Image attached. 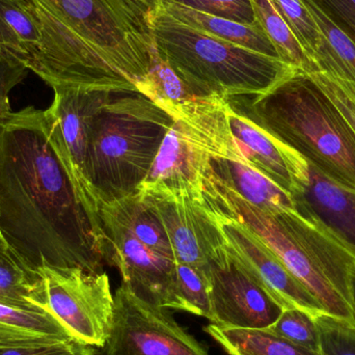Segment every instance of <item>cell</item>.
<instances>
[{"instance_id": "f546056e", "label": "cell", "mask_w": 355, "mask_h": 355, "mask_svg": "<svg viewBox=\"0 0 355 355\" xmlns=\"http://www.w3.org/2000/svg\"><path fill=\"white\" fill-rule=\"evenodd\" d=\"M28 71L22 62L0 49V122L12 114L10 92L24 80Z\"/></svg>"}, {"instance_id": "44dd1931", "label": "cell", "mask_w": 355, "mask_h": 355, "mask_svg": "<svg viewBox=\"0 0 355 355\" xmlns=\"http://www.w3.org/2000/svg\"><path fill=\"white\" fill-rule=\"evenodd\" d=\"M137 91L157 104L174 120L184 110L210 98L196 93L158 54L156 48L149 73L137 83Z\"/></svg>"}, {"instance_id": "5b68a950", "label": "cell", "mask_w": 355, "mask_h": 355, "mask_svg": "<svg viewBox=\"0 0 355 355\" xmlns=\"http://www.w3.org/2000/svg\"><path fill=\"white\" fill-rule=\"evenodd\" d=\"M174 119L139 93H114L89 131V175L100 207L135 193Z\"/></svg>"}, {"instance_id": "4316f807", "label": "cell", "mask_w": 355, "mask_h": 355, "mask_svg": "<svg viewBox=\"0 0 355 355\" xmlns=\"http://www.w3.org/2000/svg\"><path fill=\"white\" fill-rule=\"evenodd\" d=\"M268 331L312 352H320L319 334L314 317L295 309L284 310Z\"/></svg>"}, {"instance_id": "52a82bcc", "label": "cell", "mask_w": 355, "mask_h": 355, "mask_svg": "<svg viewBox=\"0 0 355 355\" xmlns=\"http://www.w3.org/2000/svg\"><path fill=\"white\" fill-rule=\"evenodd\" d=\"M229 100L211 97L185 110L166 133L141 191H170L204 200L212 158L244 164L230 130Z\"/></svg>"}, {"instance_id": "e575fe53", "label": "cell", "mask_w": 355, "mask_h": 355, "mask_svg": "<svg viewBox=\"0 0 355 355\" xmlns=\"http://www.w3.org/2000/svg\"><path fill=\"white\" fill-rule=\"evenodd\" d=\"M336 81H337V83H339V85H341L342 87H343L344 91L346 92V94H347V95L349 96L350 99H352V101H354V103L355 104V85H352V83H342V81L339 80Z\"/></svg>"}, {"instance_id": "30bf717a", "label": "cell", "mask_w": 355, "mask_h": 355, "mask_svg": "<svg viewBox=\"0 0 355 355\" xmlns=\"http://www.w3.org/2000/svg\"><path fill=\"white\" fill-rule=\"evenodd\" d=\"M105 355H210L168 309L137 297L122 284L114 293Z\"/></svg>"}, {"instance_id": "8d00e7d4", "label": "cell", "mask_w": 355, "mask_h": 355, "mask_svg": "<svg viewBox=\"0 0 355 355\" xmlns=\"http://www.w3.org/2000/svg\"><path fill=\"white\" fill-rule=\"evenodd\" d=\"M352 313H354V322H355V279L352 284Z\"/></svg>"}, {"instance_id": "484cf974", "label": "cell", "mask_w": 355, "mask_h": 355, "mask_svg": "<svg viewBox=\"0 0 355 355\" xmlns=\"http://www.w3.org/2000/svg\"><path fill=\"white\" fill-rule=\"evenodd\" d=\"M173 310L189 313L212 322V304L206 272L177 263L173 285Z\"/></svg>"}, {"instance_id": "277c9868", "label": "cell", "mask_w": 355, "mask_h": 355, "mask_svg": "<svg viewBox=\"0 0 355 355\" xmlns=\"http://www.w3.org/2000/svg\"><path fill=\"white\" fill-rule=\"evenodd\" d=\"M151 26L158 54L204 97H256L295 70L279 58L191 28L159 6L152 14Z\"/></svg>"}, {"instance_id": "6da1fadb", "label": "cell", "mask_w": 355, "mask_h": 355, "mask_svg": "<svg viewBox=\"0 0 355 355\" xmlns=\"http://www.w3.org/2000/svg\"><path fill=\"white\" fill-rule=\"evenodd\" d=\"M0 232L33 268L100 272L110 252L79 200L48 129L29 106L0 122Z\"/></svg>"}, {"instance_id": "4fadbf2b", "label": "cell", "mask_w": 355, "mask_h": 355, "mask_svg": "<svg viewBox=\"0 0 355 355\" xmlns=\"http://www.w3.org/2000/svg\"><path fill=\"white\" fill-rule=\"evenodd\" d=\"M207 281L212 324L223 329H267L283 308L232 260L227 250L209 262Z\"/></svg>"}, {"instance_id": "ffe728a7", "label": "cell", "mask_w": 355, "mask_h": 355, "mask_svg": "<svg viewBox=\"0 0 355 355\" xmlns=\"http://www.w3.org/2000/svg\"><path fill=\"white\" fill-rule=\"evenodd\" d=\"M295 200L304 202L355 248V194L342 189L310 166V183Z\"/></svg>"}, {"instance_id": "d4e9b609", "label": "cell", "mask_w": 355, "mask_h": 355, "mask_svg": "<svg viewBox=\"0 0 355 355\" xmlns=\"http://www.w3.org/2000/svg\"><path fill=\"white\" fill-rule=\"evenodd\" d=\"M272 2L314 64L317 73H320L327 62V42L304 2L302 0H272Z\"/></svg>"}, {"instance_id": "7c38bea8", "label": "cell", "mask_w": 355, "mask_h": 355, "mask_svg": "<svg viewBox=\"0 0 355 355\" xmlns=\"http://www.w3.org/2000/svg\"><path fill=\"white\" fill-rule=\"evenodd\" d=\"M159 217L175 260L206 272L209 262L225 250L220 227L204 200L170 191H141Z\"/></svg>"}, {"instance_id": "d6a6232c", "label": "cell", "mask_w": 355, "mask_h": 355, "mask_svg": "<svg viewBox=\"0 0 355 355\" xmlns=\"http://www.w3.org/2000/svg\"><path fill=\"white\" fill-rule=\"evenodd\" d=\"M77 343L79 342L69 341L45 346V347L3 350V352H0V355H64L70 352Z\"/></svg>"}, {"instance_id": "603a6c76", "label": "cell", "mask_w": 355, "mask_h": 355, "mask_svg": "<svg viewBox=\"0 0 355 355\" xmlns=\"http://www.w3.org/2000/svg\"><path fill=\"white\" fill-rule=\"evenodd\" d=\"M327 42V58L320 73L355 85V44L312 1L302 0Z\"/></svg>"}, {"instance_id": "4dcf8cb0", "label": "cell", "mask_w": 355, "mask_h": 355, "mask_svg": "<svg viewBox=\"0 0 355 355\" xmlns=\"http://www.w3.org/2000/svg\"><path fill=\"white\" fill-rule=\"evenodd\" d=\"M355 44V0H312Z\"/></svg>"}, {"instance_id": "e0dca14e", "label": "cell", "mask_w": 355, "mask_h": 355, "mask_svg": "<svg viewBox=\"0 0 355 355\" xmlns=\"http://www.w3.org/2000/svg\"><path fill=\"white\" fill-rule=\"evenodd\" d=\"M0 304L28 312L51 314L45 283L0 232ZM52 315V314H51Z\"/></svg>"}, {"instance_id": "7a4b0ae2", "label": "cell", "mask_w": 355, "mask_h": 355, "mask_svg": "<svg viewBox=\"0 0 355 355\" xmlns=\"http://www.w3.org/2000/svg\"><path fill=\"white\" fill-rule=\"evenodd\" d=\"M207 198L252 230L327 314L355 324V248L304 202L295 200V209L269 214L223 188L214 178Z\"/></svg>"}, {"instance_id": "cb8c5ba5", "label": "cell", "mask_w": 355, "mask_h": 355, "mask_svg": "<svg viewBox=\"0 0 355 355\" xmlns=\"http://www.w3.org/2000/svg\"><path fill=\"white\" fill-rule=\"evenodd\" d=\"M257 19L279 52V58L293 68L304 72L317 73L314 64L306 55L272 0H252Z\"/></svg>"}, {"instance_id": "9c48e42d", "label": "cell", "mask_w": 355, "mask_h": 355, "mask_svg": "<svg viewBox=\"0 0 355 355\" xmlns=\"http://www.w3.org/2000/svg\"><path fill=\"white\" fill-rule=\"evenodd\" d=\"M39 270L45 283L50 313L76 341L104 348L114 310L107 273L49 266Z\"/></svg>"}, {"instance_id": "5bb4252c", "label": "cell", "mask_w": 355, "mask_h": 355, "mask_svg": "<svg viewBox=\"0 0 355 355\" xmlns=\"http://www.w3.org/2000/svg\"><path fill=\"white\" fill-rule=\"evenodd\" d=\"M110 252V265L122 275V284L137 297L173 310L176 261L139 241L112 219L101 217Z\"/></svg>"}, {"instance_id": "d6986e66", "label": "cell", "mask_w": 355, "mask_h": 355, "mask_svg": "<svg viewBox=\"0 0 355 355\" xmlns=\"http://www.w3.org/2000/svg\"><path fill=\"white\" fill-rule=\"evenodd\" d=\"M76 341L51 314L0 304V352Z\"/></svg>"}, {"instance_id": "3957f363", "label": "cell", "mask_w": 355, "mask_h": 355, "mask_svg": "<svg viewBox=\"0 0 355 355\" xmlns=\"http://www.w3.org/2000/svg\"><path fill=\"white\" fill-rule=\"evenodd\" d=\"M242 114L292 148L309 166L355 194V133L314 75L295 69Z\"/></svg>"}, {"instance_id": "8fae6325", "label": "cell", "mask_w": 355, "mask_h": 355, "mask_svg": "<svg viewBox=\"0 0 355 355\" xmlns=\"http://www.w3.org/2000/svg\"><path fill=\"white\" fill-rule=\"evenodd\" d=\"M205 202L220 227L227 254L283 310L295 309L314 318L325 313L314 296L252 230L206 198Z\"/></svg>"}, {"instance_id": "9a60e30c", "label": "cell", "mask_w": 355, "mask_h": 355, "mask_svg": "<svg viewBox=\"0 0 355 355\" xmlns=\"http://www.w3.org/2000/svg\"><path fill=\"white\" fill-rule=\"evenodd\" d=\"M227 119L244 164L272 180L294 198L302 196L310 183V166L306 159L231 104Z\"/></svg>"}, {"instance_id": "2e32d148", "label": "cell", "mask_w": 355, "mask_h": 355, "mask_svg": "<svg viewBox=\"0 0 355 355\" xmlns=\"http://www.w3.org/2000/svg\"><path fill=\"white\" fill-rule=\"evenodd\" d=\"M213 177L223 188L254 208L277 214L296 208L295 198L254 168L227 158H212Z\"/></svg>"}, {"instance_id": "ba28073f", "label": "cell", "mask_w": 355, "mask_h": 355, "mask_svg": "<svg viewBox=\"0 0 355 355\" xmlns=\"http://www.w3.org/2000/svg\"><path fill=\"white\" fill-rule=\"evenodd\" d=\"M53 92L51 105L44 110L50 135L92 223L106 240L89 175V131L96 112L114 93L78 87H56Z\"/></svg>"}, {"instance_id": "ac0fdd59", "label": "cell", "mask_w": 355, "mask_h": 355, "mask_svg": "<svg viewBox=\"0 0 355 355\" xmlns=\"http://www.w3.org/2000/svg\"><path fill=\"white\" fill-rule=\"evenodd\" d=\"M158 6L166 14L191 28L234 45L282 60L277 48L265 33L260 22L252 25L243 24L223 17L192 10L171 0H159Z\"/></svg>"}, {"instance_id": "1f68e13d", "label": "cell", "mask_w": 355, "mask_h": 355, "mask_svg": "<svg viewBox=\"0 0 355 355\" xmlns=\"http://www.w3.org/2000/svg\"><path fill=\"white\" fill-rule=\"evenodd\" d=\"M313 75L335 102L336 105L345 116L355 133V104L354 101L350 99L343 87L335 79L331 78L323 73H313Z\"/></svg>"}, {"instance_id": "8992f818", "label": "cell", "mask_w": 355, "mask_h": 355, "mask_svg": "<svg viewBox=\"0 0 355 355\" xmlns=\"http://www.w3.org/2000/svg\"><path fill=\"white\" fill-rule=\"evenodd\" d=\"M137 89L151 68L154 10L143 0H31Z\"/></svg>"}, {"instance_id": "83f0119b", "label": "cell", "mask_w": 355, "mask_h": 355, "mask_svg": "<svg viewBox=\"0 0 355 355\" xmlns=\"http://www.w3.org/2000/svg\"><path fill=\"white\" fill-rule=\"evenodd\" d=\"M321 355H355V324L323 313L315 317Z\"/></svg>"}, {"instance_id": "f1b7e54d", "label": "cell", "mask_w": 355, "mask_h": 355, "mask_svg": "<svg viewBox=\"0 0 355 355\" xmlns=\"http://www.w3.org/2000/svg\"><path fill=\"white\" fill-rule=\"evenodd\" d=\"M180 6L243 24L258 23L252 0H171Z\"/></svg>"}, {"instance_id": "7402d4cb", "label": "cell", "mask_w": 355, "mask_h": 355, "mask_svg": "<svg viewBox=\"0 0 355 355\" xmlns=\"http://www.w3.org/2000/svg\"><path fill=\"white\" fill-rule=\"evenodd\" d=\"M204 329L227 355H321L295 345L268 329H223L212 323Z\"/></svg>"}, {"instance_id": "836d02e7", "label": "cell", "mask_w": 355, "mask_h": 355, "mask_svg": "<svg viewBox=\"0 0 355 355\" xmlns=\"http://www.w3.org/2000/svg\"><path fill=\"white\" fill-rule=\"evenodd\" d=\"M64 355H96V352L95 348L79 342L70 352Z\"/></svg>"}, {"instance_id": "d590c367", "label": "cell", "mask_w": 355, "mask_h": 355, "mask_svg": "<svg viewBox=\"0 0 355 355\" xmlns=\"http://www.w3.org/2000/svg\"><path fill=\"white\" fill-rule=\"evenodd\" d=\"M143 1L151 6L153 10H157L158 6H159V0H143Z\"/></svg>"}]
</instances>
